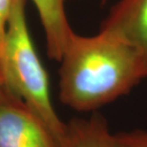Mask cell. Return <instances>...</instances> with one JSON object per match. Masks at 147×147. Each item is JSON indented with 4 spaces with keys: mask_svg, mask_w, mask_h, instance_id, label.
<instances>
[{
    "mask_svg": "<svg viewBox=\"0 0 147 147\" xmlns=\"http://www.w3.org/2000/svg\"><path fill=\"white\" fill-rule=\"evenodd\" d=\"M59 62V99L78 112L98 109L145 78L133 50L102 29L92 36L74 32Z\"/></svg>",
    "mask_w": 147,
    "mask_h": 147,
    "instance_id": "6da1fadb",
    "label": "cell"
},
{
    "mask_svg": "<svg viewBox=\"0 0 147 147\" xmlns=\"http://www.w3.org/2000/svg\"><path fill=\"white\" fill-rule=\"evenodd\" d=\"M26 0H16L0 55V76L9 93L22 100L42 120L57 142H63L66 123L52 103L49 78L27 27Z\"/></svg>",
    "mask_w": 147,
    "mask_h": 147,
    "instance_id": "7a4b0ae2",
    "label": "cell"
},
{
    "mask_svg": "<svg viewBox=\"0 0 147 147\" xmlns=\"http://www.w3.org/2000/svg\"><path fill=\"white\" fill-rule=\"evenodd\" d=\"M0 147H60L44 122L22 100L0 90Z\"/></svg>",
    "mask_w": 147,
    "mask_h": 147,
    "instance_id": "3957f363",
    "label": "cell"
},
{
    "mask_svg": "<svg viewBox=\"0 0 147 147\" xmlns=\"http://www.w3.org/2000/svg\"><path fill=\"white\" fill-rule=\"evenodd\" d=\"M135 52L147 78V0H119L101 25Z\"/></svg>",
    "mask_w": 147,
    "mask_h": 147,
    "instance_id": "277c9868",
    "label": "cell"
},
{
    "mask_svg": "<svg viewBox=\"0 0 147 147\" xmlns=\"http://www.w3.org/2000/svg\"><path fill=\"white\" fill-rule=\"evenodd\" d=\"M36 6L45 33L47 54L59 61L74 31L67 19L66 0H32Z\"/></svg>",
    "mask_w": 147,
    "mask_h": 147,
    "instance_id": "5b68a950",
    "label": "cell"
},
{
    "mask_svg": "<svg viewBox=\"0 0 147 147\" xmlns=\"http://www.w3.org/2000/svg\"><path fill=\"white\" fill-rule=\"evenodd\" d=\"M112 133L101 115L89 119H74L66 123V134L61 147H110Z\"/></svg>",
    "mask_w": 147,
    "mask_h": 147,
    "instance_id": "8992f818",
    "label": "cell"
},
{
    "mask_svg": "<svg viewBox=\"0 0 147 147\" xmlns=\"http://www.w3.org/2000/svg\"><path fill=\"white\" fill-rule=\"evenodd\" d=\"M110 147H147V130L112 133Z\"/></svg>",
    "mask_w": 147,
    "mask_h": 147,
    "instance_id": "52a82bcc",
    "label": "cell"
},
{
    "mask_svg": "<svg viewBox=\"0 0 147 147\" xmlns=\"http://www.w3.org/2000/svg\"><path fill=\"white\" fill-rule=\"evenodd\" d=\"M16 0H0V55L4 47L7 26Z\"/></svg>",
    "mask_w": 147,
    "mask_h": 147,
    "instance_id": "ba28073f",
    "label": "cell"
},
{
    "mask_svg": "<svg viewBox=\"0 0 147 147\" xmlns=\"http://www.w3.org/2000/svg\"><path fill=\"white\" fill-rule=\"evenodd\" d=\"M3 87H4V86H3V83H2V79H1V76H0V90H1Z\"/></svg>",
    "mask_w": 147,
    "mask_h": 147,
    "instance_id": "9c48e42d",
    "label": "cell"
},
{
    "mask_svg": "<svg viewBox=\"0 0 147 147\" xmlns=\"http://www.w3.org/2000/svg\"><path fill=\"white\" fill-rule=\"evenodd\" d=\"M104 1H106V0H104Z\"/></svg>",
    "mask_w": 147,
    "mask_h": 147,
    "instance_id": "30bf717a",
    "label": "cell"
}]
</instances>
